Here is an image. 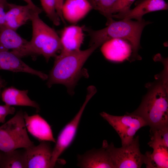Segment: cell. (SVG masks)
Returning a JSON list of instances; mask_svg holds the SVG:
<instances>
[{"label":"cell","mask_w":168,"mask_h":168,"mask_svg":"<svg viewBox=\"0 0 168 168\" xmlns=\"http://www.w3.org/2000/svg\"><path fill=\"white\" fill-rule=\"evenodd\" d=\"M7 8L8 10L6 12L5 27L16 30L42 11L36 6L28 4L20 5L8 3Z\"/></svg>","instance_id":"30bf717a"},{"label":"cell","mask_w":168,"mask_h":168,"mask_svg":"<svg viewBox=\"0 0 168 168\" xmlns=\"http://www.w3.org/2000/svg\"><path fill=\"white\" fill-rule=\"evenodd\" d=\"M0 168H26L23 152L17 149L3 152Z\"/></svg>","instance_id":"44dd1931"},{"label":"cell","mask_w":168,"mask_h":168,"mask_svg":"<svg viewBox=\"0 0 168 168\" xmlns=\"http://www.w3.org/2000/svg\"><path fill=\"white\" fill-rule=\"evenodd\" d=\"M39 14L32 18V35L24 48L17 55L20 58L31 55H42L48 62L56 57L61 49L60 37L55 30L40 18Z\"/></svg>","instance_id":"277c9868"},{"label":"cell","mask_w":168,"mask_h":168,"mask_svg":"<svg viewBox=\"0 0 168 168\" xmlns=\"http://www.w3.org/2000/svg\"><path fill=\"white\" fill-rule=\"evenodd\" d=\"M151 141L148 143L163 145L168 147V125L150 128Z\"/></svg>","instance_id":"7402d4cb"},{"label":"cell","mask_w":168,"mask_h":168,"mask_svg":"<svg viewBox=\"0 0 168 168\" xmlns=\"http://www.w3.org/2000/svg\"><path fill=\"white\" fill-rule=\"evenodd\" d=\"M77 166L82 168H114L109 154L102 146L77 156Z\"/></svg>","instance_id":"5bb4252c"},{"label":"cell","mask_w":168,"mask_h":168,"mask_svg":"<svg viewBox=\"0 0 168 168\" xmlns=\"http://www.w3.org/2000/svg\"><path fill=\"white\" fill-rule=\"evenodd\" d=\"M0 3L3 4L6 8H7L8 3L7 2V0H0Z\"/></svg>","instance_id":"4dcf8cb0"},{"label":"cell","mask_w":168,"mask_h":168,"mask_svg":"<svg viewBox=\"0 0 168 168\" xmlns=\"http://www.w3.org/2000/svg\"><path fill=\"white\" fill-rule=\"evenodd\" d=\"M28 91L21 90L11 86L5 89L2 93V98L5 104L8 105L27 106L36 109L37 112L40 110L39 105L31 100L28 96Z\"/></svg>","instance_id":"ac0fdd59"},{"label":"cell","mask_w":168,"mask_h":168,"mask_svg":"<svg viewBox=\"0 0 168 168\" xmlns=\"http://www.w3.org/2000/svg\"><path fill=\"white\" fill-rule=\"evenodd\" d=\"M5 6L3 4L0 3V31L5 27Z\"/></svg>","instance_id":"83f0119b"},{"label":"cell","mask_w":168,"mask_h":168,"mask_svg":"<svg viewBox=\"0 0 168 168\" xmlns=\"http://www.w3.org/2000/svg\"><path fill=\"white\" fill-rule=\"evenodd\" d=\"M16 110L13 107L5 104L0 105V123H4L6 118L9 114H13Z\"/></svg>","instance_id":"484cf974"},{"label":"cell","mask_w":168,"mask_h":168,"mask_svg":"<svg viewBox=\"0 0 168 168\" xmlns=\"http://www.w3.org/2000/svg\"><path fill=\"white\" fill-rule=\"evenodd\" d=\"M42 9L47 16L56 26L60 24V19L56 12L55 0H40Z\"/></svg>","instance_id":"cb8c5ba5"},{"label":"cell","mask_w":168,"mask_h":168,"mask_svg":"<svg viewBox=\"0 0 168 168\" xmlns=\"http://www.w3.org/2000/svg\"><path fill=\"white\" fill-rule=\"evenodd\" d=\"M100 114L118 133L121 139L122 146L131 142L138 131L147 126L142 118L132 113L123 116H115L102 112Z\"/></svg>","instance_id":"ba28073f"},{"label":"cell","mask_w":168,"mask_h":168,"mask_svg":"<svg viewBox=\"0 0 168 168\" xmlns=\"http://www.w3.org/2000/svg\"><path fill=\"white\" fill-rule=\"evenodd\" d=\"M96 92V89L94 86H91L88 87L85 100L79 111L59 133L53 149L51 160L52 168L54 167L59 157L73 142L86 106Z\"/></svg>","instance_id":"52a82bcc"},{"label":"cell","mask_w":168,"mask_h":168,"mask_svg":"<svg viewBox=\"0 0 168 168\" xmlns=\"http://www.w3.org/2000/svg\"><path fill=\"white\" fill-rule=\"evenodd\" d=\"M101 51L107 60L119 62L128 60L133 61V48L127 40L122 39L110 40L101 45Z\"/></svg>","instance_id":"8fae6325"},{"label":"cell","mask_w":168,"mask_h":168,"mask_svg":"<svg viewBox=\"0 0 168 168\" xmlns=\"http://www.w3.org/2000/svg\"><path fill=\"white\" fill-rule=\"evenodd\" d=\"M92 9L88 0H66L62 12L65 21L74 24L83 19Z\"/></svg>","instance_id":"2e32d148"},{"label":"cell","mask_w":168,"mask_h":168,"mask_svg":"<svg viewBox=\"0 0 168 168\" xmlns=\"http://www.w3.org/2000/svg\"><path fill=\"white\" fill-rule=\"evenodd\" d=\"M22 0L25 2L27 3V4H28L33 6H36L33 2L32 0Z\"/></svg>","instance_id":"f1b7e54d"},{"label":"cell","mask_w":168,"mask_h":168,"mask_svg":"<svg viewBox=\"0 0 168 168\" xmlns=\"http://www.w3.org/2000/svg\"><path fill=\"white\" fill-rule=\"evenodd\" d=\"M34 145L28 135L22 110L0 126V151L7 152Z\"/></svg>","instance_id":"5b68a950"},{"label":"cell","mask_w":168,"mask_h":168,"mask_svg":"<svg viewBox=\"0 0 168 168\" xmlns=\"http://www.w3.org/2000/svg\"><path fill=\"white\" fill-rule=\"evenodd\" d=\"M24 118L27 131L40 142H55L51 127L48 122L39 114L29 115L24 112Z\"/></svg>","instance_id":"7c38bea8"},{"label":"cell","mask_w":168,"mask_h":168,"mask_svg":"<svg viewBox=\"0 0 168 168\" xmlns=\"http://www.w3.org/2000/svg\"><path fill=\"white\" fill-rule=\"evenodd\" d=\"M83 28L74 25L65 27L60 37L61 45L60 54H65L80 50L83 41Z\"/></svg>","instance_id":"9a60e30c"},{"label":"cell","mask_w":168,"mask_h":168,"mask_svg":"<svg viewBox=\"0 0 168 168\" xmlns=\"http://www.w3.org/2000/svg\"><path fill=\"white\" fill-rule=\"evenodd\" d=\"M50 142L42 141L36 146L24 148L26 168H52L53 148Z\"/></svg>","instance_id":"9c48e42d"},{"label":"cell","mask_w":168,"mask_h":168,"mask_svg":"<svg viewBox=\"0 0 168 168\" xmlns=\"http://www.w3.org/2000/svg\"><path fill=\"white\" fill-rule=\"evenodd\" d=\"M21 58L11 51L0 47V70L26 72L37 76L43 80L47 79V75L31 68Z\"/></svg>","instance_id":"4fadbf2b"},{"label":"cell","mask_w":168,"mask_h":168,"mask_svg":"<svg viewBox=\"0 0 168 168\" xmlns=\"http://www.w3.org/2000/svg\"><path fill=\"white\" fill-rule=\"evenodd\" d=\"M3 152L0 151V164L2 159Z\"/></svg>","instance_id":"1f68e13d"},{"label":"cell","mask_w":168,"mask_h":168,"mask_svg":"<svg viewBox=\"0 0 168 168\" xmlns=\"http://www.w3.org/2000/svg\"><path fill=\"white\" fill-rule=\"evenodd\" d=\"M108 21L107 26L99 30L83 28L90 36L89 46L94 45L98 48L110 40L123 39L128 41L132 46L133 61L140 59L138 52L142 32L144 27L152 22L144 19L141 21L125 19L117 21L111 18Z\"/></svg>","instance_id":"7a4b0ae2"},{"label":"cell","mask_w":168,"mask_h":168,"mask_svg":"<svg viewBox=\"0 0 168 168\" xmlns=\"http://www.w3.org/2000/svg\"><path fill=\"white\" fill-rule=\"evenodd\" d=\"M55 7L56 12L59 17L61 21L63 23H66L64 19L62 12V9L63 3L64 0H55Z\"/></svg>","instance_id":"4316f807"},{"label":"cell","mask_w":168,"mask_h":168,"mask_svg":"<svg viewBox=\"0 0 168 168\" xmlns=\"http://www.w3.org/2000/svg\"><path fill=\"white\" fill-rule=\"evenodd\" d=\"M168 4L165 0H142L135 6L120 19H134L142 21L143 16L149 12L160 10H167Z\"/></svg>","instance_id":"e0dca14e"},{"label":"cell","mask_w":168,"mask_h":168,"mask_svg":"<svg viewBox=\"0 0 168 168\" xmlns=\"http://www.w3.org/2000/svg\"><path fill=\"white\" fill-rule=\"evenodd\" d=\"M97 48L92 45L84 50L57 55L48 76V86L50 87L54 84H63L67 87L69 93L72 94L81 75L83 66Z\"/></svg>","instance_id":"3957f363"},{"label":"cell","mask_w":168,"mask_h":168,"mask_svg":"<svg viewBox=\"0 0 168 168\" xmlns=\"http://www.w3.org/2000/svg\"><path fill=\"white\" fill-rule=\"evenodd\" d=\"M1 87L0 86V93H1Z\"/></svg>","instance_id":"d6a6232c"},{"label":"cell","mask_w":168,"mask_h":168,"mask_svg":"<svg viewBox=\"0 0 168 168\" xmlns=\"http://www.w3.org/2000/svg\"><path fill=\"white\" fill-rule=\"evenodd\" d=\"M92 9L105 16L108 20L111 18L112 10L117 0H88Z\"/></svg>","instance_id":"603a6c76"},{"label":"cell","mask_w":168,"mask_h":168,"mask_svg":"<svg viewBox=\"0 0 168 168\" xmlns=\"http://www.w3.org/2000/svg\"><path fill=\"white\" fill-rule=\"evenodd\" d=\"M153 149L152 153L147 152L145 154L144 164L147 168H168V147L163 145H149Z\"/></svg>","instance_id":"ffe728a7"},{"label":"cell","mask_w":168,"mask_h":168,"mask_svg":"<svg viewBox=\"0 0 168 168\" xmlns=\"http://www.w3.org/2000/svg\"><path fill=\"white\" fill-rule=\"evenodd\" d=\"M102 146L108 152L114 168H140L144 164L145 155L140 151L138 136L119 148L113 142L109 144L106 140L103 141Z\"/></svg>","instance_id":"8992f818"},{"label":"cell","mask_w":168,"mask_h":168,"mask_svg":"<svg viewBox=\"0 0 168 168\" xmlns=\"http://www.w3.org/2000/svg\"><path fill=\"white\" fill-rule=\"evenodd\" d=\"M147 84V92L138 108L132 113L142 118L150 128L168 125L167 67Z\"/></svg>","instance_id":"6da1fadb"},{"label":"cell","mask_w":168,"mask_h":168,"mask_svg":"<svg viewBox=\"0 0 168 168\" xmlns=\"http://www.w3.org/2000/svg\"><path fill=\"white\" fill-rule=\"evenodd\" d=\"M16 30L5 27L0 31V47L11 51L15 54L21 51L28 41L22 37Z\"/></svg>","instance_id":"d6986e66"},{"label":"cell","mask_w":168,"mask_h":168,"mask_svg":"<svg viewBox=\"0 0 168 168\" xmlns=\"http://www.w3.org/2000/svg\"><path fill=\"white\" fill-rule=\"evenodd\" d=\"M135 0H117L112 10V18L120 19L131 9Z\"/></svg>","instance_id":"d4e9b609"},{"label":"cell","mask_w":168,"mask_h":168,"mask_svg":"<svg viewBox=\"0 0 168 168\" xmlns=\"http://www.w3.org/2000/svg\"><path fill=\"white\" fill-rule=\"evenodd\" d=\"M5 85V81L0 77V86L3 87Z\"/></svg>","instance_id":"f546056e"}]
</instances>
